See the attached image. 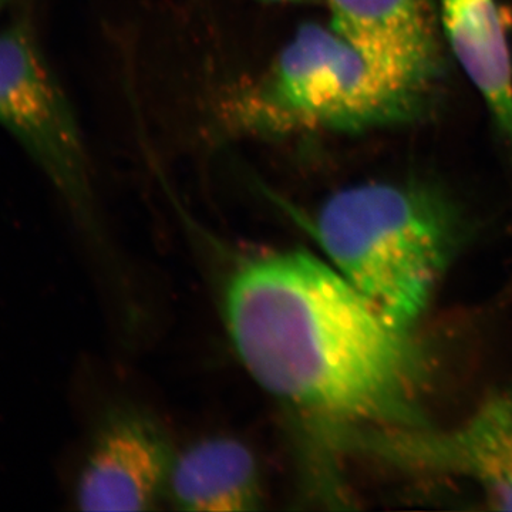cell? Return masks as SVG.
I'll return each instance as SVG.
<instances>
[{
    "label": "cell",
    "mask_w": 512,
    "mask_h": 512,
    "mask_svg": "<svg viewBox=\"0 0 512 512\" xmlns=\"http://www.w3.org/2000/svg\"><path fill=\"white\" fill-rule=\"evenodd\" d=\"M225 319L242 365L276 399L340 427L423 426V352L338 269L309 252L242 265Z\"/></svg>",
    "instance_id": "obj_1"
},
{
    "label": "cell",
    "mask_w": 512,
    "mask_h": 512,
    "mask_svg": "<svg viewBox=\"0 0 512 512\" xmlns=\"http://www.w3.org/2000/svg\"><path fill=\"white\" fill-rule=\"evenodd\" d=\"M456 208L423 183L352 185L330 195L315 218L328 262L396 325L426 311L458 238Z\"/></svg>",
    "instance_id": "obj_2"
},
{
    "label": "cell",
    "mask_w": 512,
    "mask_h": 512,
    "mask_svg": "<svg viewBox=\"0 0 512 512\" xmlns=\"http://www.w3.org/2000/svg\"><path fill=\"white\" fill-rule=\"evenodd\" d=\"M430 100L384 73L332 25L309 22L266 72L228 93L220 117L241 136L362 133L412 123Z\"/></svg>",
    "instance_id": "obj_3"
},
{
    "label": "cell",
    "mask_w": 512,
    "mask_h": 512,
    "mask_svg": "<svg viewBox=\"0 0 512 512\" xmlns=\"http://www.w3.org/2000/svg\"><path fill=\"white\" fill-rule=\"evenodd\" d=\"M0 127L73 207L86 210L89 158L82 134L35 36L23 25L0 30Z\"/></svg>",
    "instance_id": "obj_4"
},
{
    "label": "cell",
    "mask_w": 512,
    "mask_h": 512,
    "mask_svg": "<svg viewBox=\"0 0 512 512\" xmlns=\"http://www.w3.org/2000/svg\"><path fill=\"white\" fill-rule=\"evenodd\" d=\"M349 444L390 466L464 478L497 510L512 511V394L488 400L448 430L346 427Z\"/></svg>",
    "instance_id": "obj_5"
},
{
    "label": "cell",
    "mask_w": 512,
    "mask_h": 512,
    "mask_svg": "<svg viewBox=\"0 0 512 512\" xmlns=\"http://www.w3.org/2000/svg\"><path fill=\"white\" fill-rule=\"evenodd\" d=\"M333 26L384 73L433 96L443 80L439 0H326Z\"/></svg>",
    "instance_id": "obj_6"
},
{
    "label": "cell",
    "mask_w": 512,
    "mask_h": 512,
    "mask_svg": "<svg viewBox=\"0 0 512 512\" xmlns=\"http://www.w3.org/2000/svg\"><path fill=\"white\" fill-rule=\"evenodd\" d=\"M175 454L160 427L138 413L111 417L84 458L74 501L83 511H147L167 495Z\"/></svg>",
    "instance_id": "obj_7"
},
{
    "label": "cell",
    "mask_w": 512,
    "mask_h": 512,
    "mask_svg": "<svg viewBox=\"0 0 512 512\" xmlns=\"http://www.w3.org/2000/svg\"><path fill=\"white\" fill-rule=\"evenodd\" d=\"M441 30L512 156V59L497 0H439Z\"/></svg>",
    "instance_id": "obj_8"
},
{
    "label": "cell",
    "mask_w": 512,
    "mask_h": 512,
    "mask_svg": "<svg viewBox=\"0 0 512 512\" xmlns=\"http://www.w3.org/2000/svg\"><path fill=\"white\" fill-rule=\"evenodd\" d=\"M167 495L195 512L259 510L262 481L251 448L231 437H212L175 456Z\"/></svg>",
    "instance_id": "obj_9"
},
{
    "label": "cell",
    "mask_w": 512,
    "mask_h": 512,
    "mask_svg": "<svg viewBox=\"0 0 512 512\" xmlns=\"http://www.w3.org/2000/svg\"><path fill=\"white\" fill-rule=\"evenodd\" d=\"M262 2L281 3V5H296V3L311 2V0H262Z\"/></svg>",
    "instance_id": "obj_10"
},
{
    "label": "cell",
    "mask_w": 512,
    "mask_h": 512,
    "mask_svg": "<svg viewBox=\"0 0 512 512\" xmlns=\"http://www.w3.org/2000/svg\"><path fill=\"white\" fill-rule=\"evenodd\" d=\"M3 0H0V5H2Z\"/></svg>",
    "instance_id": "obj_11"
}]
</instances>
